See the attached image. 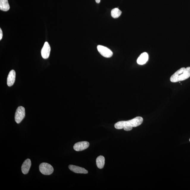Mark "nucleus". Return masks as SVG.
I'll use <instances>...</instances> for the list:
<instances>
[{
	"instance_id": "obj_1",
	"label": "nucleus",
	"mask_w": 190,
	"mask_h": 190,
	"mask_svg": "<svg viewBox=\"0 0 190 190\" xmlns=\"http://www.w3.org/2000/svg\"><path fill=\"white\" fill-rule=\"evenodd\" d=\"M143 118L141 117H136L128 121H121L114 125L115 128L117 129L124 128L126 131H129L133 127H136L141 125L143 122Z\"/></svg>"
},
{
	"instance_id": "obj_17",
	"label": "nucleus",
	"mask_w": 190,
	"mask_h": 190,
	"mask_svg": "<svg viewBox=\"0 0 190 190\" xmlns=\"http://www.w3.org/2000/svg\"><path fill=\"white\" fill-rule=\"evenodd\" d=\"M189 141H190V139H189Z\"/></svg>"
},
{
	"instance_id": "obj_15",
	"label": "nucleus",
	"mask_w": 190,
	"mask_h": 190,
	"mask_svg": "<svg viewBox=\"0 0 190 190\" xmlns=\"http://www.w3.org/2000/svg\"><path fill=\"white\" fill-rule=\"evenodd\" d=\"M3 32L2 31L1 29H0V40H1L3 37Z\"/></svg>"
},
{
	"instance_id": "obj_8",
	"label": "nucleus",
	"mask_w": 190,
	"mask_h": 190,
	"mask_svg": "<svg viewBox=\"0 0 190 190\" xmlns=\"http://www.w3.org/2000/svg\"><path fill=\"white\" fill-rule=\"evenodd\" d=\"M69 168L72 172L76 173L86 174L88 173L87 170L84 168L80 167L74 166V165H70L68 167Z\"/></svg>"
},
{
	"instance_id": "obj_9",
	"label": "nucleus",
	"mask_w": 190,
	"mask_h": 190,
	"mask_svg": "<svg viewBox=\"0 0 190 190\" xmlns=\"http://www.w3.org/2000/svg\"><path fill=\"white\" fill-rule=\"evenodd\" d=\"M31 165L32 162L30 159H27L25 161L21 167L22 173L24 174H27L29 172Z\"/></svg>"
},
{
	"instance_id": "obj_7",
	"label": "nucleus",
	"mask_w": 190,
	"mask_h": 190,
	"mask_svg": "<svg viewBox=\"0 0 190 190\" xmlns=\"http://www.w3.org/2000/svg\"><path fill=\"white\" fill-rule=\"evenodd\" d=\"M51 47L48 42H46L44 44L41 51L42 57L44 59L48 58L51 52Z\"/></svg>"
},
{
	"instance_id": "obj_16",
	"label": "nucleus",
	"mask_w": 190,
	"mask_h": 190,
	"mask_svg": "<svg viewBox=\"0 0 190 190\" xmlns=\"http://www.w3.org/2000/svg\"><path fill=\"white\" fill-rule=\"evenodd\" d=\"M96 2L97 3H99L101 2V0H95Z\"/></svg>"
},
{
	"instance_id": "obj_13",
	"label": "nucleus",
	"mask_w": 190,
	"mask_h": 190,
	"mask_svg": "<svg viewBox=\"0 0 190 190\" xmlns=\"http://www.w3.org/2000/svg\"><path fill=\"white\" fill-rule=\"evenodd\" d=\"M105 159L103 156L98 157L96 159V164L98 168L101 169L103 168L105 165Z\"/></svg>"
},
{
	"instance_id": "obj_14",
	"label": "nucleus",
	"mask_w": 190,
	"mask_h": 190,
	"mask_svg": "<svg viewBox=\"0 0 190 190\" xmlns=\"http://www.w3.org/2000/svg\"><path fill=\"white\" fill-rule=\"evenodd\" d=\"M122 14V11L118 8H115L111 11V15L114 18H118Z\"/></svg>"
},
{
	"instance_id": "obj_12",
	"label": "nucleus",
	"mask_w": 190,
	"mask_h": 190,
	"mask_svg": "<svg viewBox=\"0 0 190 190\" xmlns=\"http://www.w3.org/2000/svg\"><path fill=\"white\" fill-rule=\"evenodd\" d=\"M10 8L8 0H0V9L1 10L7 11Z\"/></svg>"
},
{
	"instance_id": "obj_3",
	"label": "nucleus",
	"mask_w": 190,
	"mask_h": 190,
	"mask_svg": "<svg viewBox=\"0 0 190 190\" xmlns=\"http://www.w3.org/2000/svg\"><path fill=\"white\" fill-rule=\"evenodd\" d=\"M39 169L41 173L44 175H50L54 172L53 167L46 163H42L40 164Z\"/></svg>"
},
{
	"instance_id": "obj_6",
	"label": "nucleus",
	"mask_w": 190,
	"mask_h": 190,
	"mask_svg": "<svg viewBox=\"0 0 190 190\" xmlns=\"http://www.w3.org/2000/svg\"><path fill=\"white\" fill-rule=\"evenodd\" d=\"M89 142L83 141L78 142L75 144L73 148L75 150L77 151H82L87 149L89 147Z\"/></svg>"
},
{
	"instance_id": "obj_4",
	"label": "nucleus",
	"mask_w": 190,
	"mask_h": 190,
	"mask_svg": "<svg viewBox=\"0 0 190 190\" xmlns=\"http://www.w3.org/2000/svg\"><path fill=\"white\" fill-rule=\"evenodd\" d=\"M25 117V109L22 106L17 108L15 114V120L17 124L20 123Z\"/></svg>"
},
{
	"instance_id": "obj_5",
	"label": "nucleus",
	"mask_w": 190,
	"mask_h": 190,
	"mask_svg": "<svg viewBox=\"0 0 190 190\" xmlns=\"http://www.w3.org/2000/svg\"><path fill=\"white\" fill-rule=\"evenodd\" d=\"M97 48L98 51L103 56L110 58L112 56V52L108 48L101 45H98Z\"/></svg>"
},
{
	"instance_id": "obj_11",
	"label": "nucleus",
	"mask_w": 190,
	"mask_h": 190,
	"mask_svg": "<svg viewBox=\"0 0 190 190\" xmlns=\"http://www.w3.org/2000/svg\"><path fill=\"white\" fill-rule=\"evenodd\" d=\"M149 59L148 54L146 52H144L139 56L137 61L138 64L143 65L146 63Z\"/></svg>"
},
{
	"instance_id": "obj_10",
	"label": "nucleus",
	"mask_w": 190,
	"mask_h": 190,
	"mask_svg": "<svg viewBox=\"0 0 190 190\" xmlns=\"http://www.w3.org/2000/svg\"><path fill=\"white\" fill-rule=\"evenodd\" d=\"M16 78V72L12 70L9 72L7 78V84L9 87L12 86L15 82Z\"/></svg>"
},
{
	"instance_id": "obj_2",
	"label": "nucleus",
	"mask_w": 190,
	"mask_h": 190,
	"mask_svg": "<svg viewBox=\"0 0 190 190\" xmlns=\"http://www.w3.org/2000/svg\"><path fill=\"white\" fill-rule=\"evenodd\" d=\"M190 77V67L182 68L171 76L170 81L172 82L182 81L188 79Z\"/></svg>"
}]
</instances>
